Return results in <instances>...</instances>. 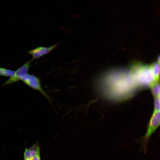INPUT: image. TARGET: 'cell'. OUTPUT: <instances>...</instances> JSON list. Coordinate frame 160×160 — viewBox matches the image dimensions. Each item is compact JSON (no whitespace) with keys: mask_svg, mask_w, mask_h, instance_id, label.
Instances as JSON below:
<instances>
[{"mask_svg":"<svg viewBox=\"0 0 160 160\" xmlns=\"http://www.w3.org/2000/svg\"><path fill=\"white\" fill-rule=\"evenodd\" d=\"M111 72L108 74L106 78H104L106 79V83L100 82L99 84H106V85H98L99 87L106 86L99 88L100 90L106 88L111 94L113 93L112 96L114 94V96H116L115 98L118 96L117 98L120 99L128 95L136 86L130 73L121 71Z\"/></svg>","mask_w":160,"mask_h":160,"instance_id":"cell-1","label":"cell"},{"mask_svg":"<svg viewBox=\"0 0 160 160\" xmlns=\"http://www.w3.org/2000/svg\"><path fill=\"white\" fill-rule=\"evenodd\" d=\"M129 73L136 86L150 87L156 82L149 66L135 63L131 66Z\"/></svg>","mask_w":160,"mask_h":160,"instance_id":"cell-2","label":"cell"},{"mask_svg":"<svg viewBox=\"0 0 160 160\" xmlns=\"http://www.w3.org/2000/svg\"><path fill=\"white\" fill-rule=\"evenodd\" d=\"M160 111L154 112L151 117L145 134L136 140L140 144V150L145 153L149 140L160 125Z\"/></svg>","mask_w":160,"mask_h":160,"instance_id":"cell-3","label":"cell"},{"mask_svg":"<svg viewBox=\"0 0 160 160\" xmlns=\"http://www.w3.org/2000/svg\"><path fill=\"white\" fill-rule=\"evenodd\" d=\"M23 82L32 89L40 92L49 100L50 102L52 99L48 95L42 88L39 79L32 74H27L21 79Z\"/></svg>","mask_w":160,"mask_h":160,"instance_id":"cell-4","label":"cell"},{"mask_svg":"<svg viewBox=\"0 0 160 160\" xmlns=\"http://www.w3.org/2000/svg\"><path fill=\"white\" fill-rule=\"evenodd\" d=\"M33 60H34L32 58L26 61L15 71L14 75L10 77L1 86L9 85L20 80L21 78L28 74L29 68L31 66V63Z\"/></svg>","mask_w":160,"mask_h":160,"instance_id":"cell-5","label":"cell"},{"mask_svg":"<svg viewBox=\"0 0 160 160\" xmlns=\"http://www.w3.org/2000/svg\"><path fill=\"white\" fill-rule=\"evenodd\" d=\"M57 46V44H54L49 47H39L28 51V53L32 55V58L34 60L48 54Z\"/></svg>","mask_w":160,"mask_h":160,"instance_id":"cell-6","label":"cell"},{"mask_svg":"<svg viewBox=\"0 0 160 160\" xmlns=\"http://www.w3.org/2000/svg\"><path fill=\"white\" fill-rule=\"evenodd\" d=\"M149 66L155 81H159L160 69L159 62L157 61L153 63Z\"/></svg>","mask_w":160,"mask_h":160,"instance_id":"cell-7","label":"cell"},{"mask_svg":"<svg viewBox=\"0 0 160 160\" xmlns=\"http://www.w3.org/2000/svg\"><path fill=\"white\" fill-rule=\"evenodd\" d=\"M151 92L155 97L160 95V84L159 81L155 82L150 86Z\"/></svg>","mask_w":160,"mask_h":160,"instance_id":"cell-8","label":"cell"},{"mask_svg":"<svg viewBox=\"0 0 160 160\" xmlns=\"http://www.w3.org/2000/svg\"><path fill=\"white\" fill-rule=\"evenodd\" d=\"M15 73V71L0 67V76L10 77L14 75Z\"/></svg>","mask_w":160,"mask_h":160,"instance_id":"cell-9","label":"cell"},{"mask_svg":"<svg viewBox=\"0 0 160 160\" xmlns=\"http://www.w3.org/2000/svg\"><path fill=\"white\" fill-rule=\"evenodd\" d=\"M154 111H160V95L154 97Z\"/></svg>","mask_w":160,"mask_h":160,"instance_id":"cell-10","label":"cell"},{"mask_svg":"<svg viewBox=\"0 0 160 160\" xmlns=\"http://www.w3.org/2000/svg\"><path fill=\"white\" fill-rule=\"evenodd\" d=\"M32 160H41L39 147L38 148L36 154L33 157Z\"/></svg>","mask_w":160,"mask_h":160,"instance_id":"cell-11","label":"cell"},{"mask_svg":"<svg viewBox=\"0 0 160 160\" xmlns=\"http://www.w3.org/2000/svg\"><path fill=\"white\" fill-rule=\"evenodd\" d=\"M24 159H29L32 160L31 158L30 154L28 148L25 147L24 153Z\"/></svg>","mask_w":160,"mask_h":160,"instance_id":"cell-12","label":"cell"},{"mask_svg":"<svg viewBox=\"0 0 160 160\" xmlns=\"http://www.w3.org/2000/svg\"><path fill=\"white\" fill-rule=\"evenodd\" d=\"M24 160H31V159H24Z\"/></svg>","mask_w":160,"mask_h":160,"instance_id":"cell-13","label":"cell"}]
</instances>
